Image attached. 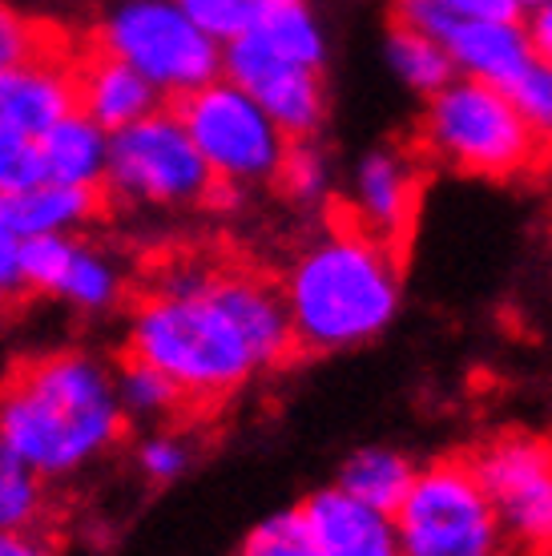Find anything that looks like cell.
I'll list each match as a JSON object with an SVG mask.
<instances>
[{
  "label": "cell",
  "mask_w": 552,
  "mask_h": 556,
  "mask_svg": "<svg viewBox=\"0 0 552 556\" xmlns=\"http://www.w3.org/2000/svg\"><path fill=\"white\" fill-rule=\"evenodd\" d=\"M129 359L158 367L206 416L266 367L290 363L283 287L250 266H178L134 303Z\"/></svg>",
  "instance_id": "6da1fadb"
},
{
  "label": "cell",
  "mask_w": 552,
  "mask_h": 556,
  "mask_svg": "<svg viewBox=\"0 0 552 556\" xmlns=\"http://www.w3.org/2000/svg\"><path fill=\"white\" fill-rule=\"evenodd\" d=\"M125 435L113 379L81 351H41L0 379V444L33 472L65 476Z\"/></svg>",
  "instance_id": "7a4b0ae2"
},
{
  "label": "cell",
  "mask_w": 552,
  "mask_h": 556,
  "mask_svg": "<svg viewBox=\"0 0 552 556\" xmlns=\"http://www.w3.org/2000/svg\"><path fill=\"white\" fill-rule=\"evenodd\" d=\"M400 254L331 210V230L315 238L283 278L299 355L360 348L387 331L400 311Z\"/></svg>",
  "instance_id": "3957f363"
},
{
  "label": "cell",
  "mask_w": 552,
  "mask_h": 556,
  "mask_svg": "<svg viewBox=\"0 0 552 556\" xmlns=\"http://www.w3.org/2000/svg\"><path fill=\"white\" fill-rule=\"evenodd\" d=\"M415 150L428 157V166H448L468 178L512 181L540 169V138L500 85L476 77H452L440 93H431Z\"/></svg>",
  "instance_id": "277c9868"
},
{
  "label": "cell",
  "mask_w": 552,
  "mask_h": 556,
  "mask_svg": "<svg viewBox=\"0 0 552 556\" xmlns=\"http://www.w3.org/2000/svg\"><path fill=\"white\" fill-rule=\"evenodd\" d=\"M400 556H504V525L464 456L415 468L412 488L391 513Z\"/></svg>",
  "instance_id": "5b68a950"
},
{
  "label": "cell",
  "mask_w": 552,
  "mask_h": 556,
  "mask_svg": "<svg viewBox=\"0 0 552 556\" xmlns=\"http://www.w3.org/2000/svg\"><path fill=\"white\" fill-rule=\"evenodd\" d=\"M105 186L113 198L129 194L153 206H222L238 194V186L214 178L170 105L113 134Z\"/></svg>",
  "instance_id": "8992f818"
},
{
  "label": "cell",
  "mask_w": 552,
  "mask_h": 556,
  "mask_svg": "<svg viewBox=\"0 0 552 556\" xmlns=\"http://www.w3.org/2000/svg\"><path fill=\"white\" fill-rule=\"evenodd\" d=\"M166 105L190 134L198 153L206 157L214 178L230 186L275 181L290 138L266 117V110L247 89H238L226 77H214L190 93L170 98Z\"/></svg>",
  "instance_id": "52a82bcc"
},
{
  "label": "cell",
  "mask_w": 552,
  "mask_h": 556,
  "mask_svg": "<svg viewBox=\"0 0 552 556\" xmlns=\"http://www.w3.org/2000/svg\"><path fill=\"white\" fill-rule=\"evenodd\" d=\"M97 41L170 98L190 93L222 73L218 41H210L202 28L190 25L178 4H158V0L129 4L97 33Z\"/></svg>",
  "instance_id": "ba28073f"
},
{
  "label": "cell",
  "mask_w": 552,
  "mask_h": 556,
  "mask_svg": "<svg viewBox=\"0 0 552 556\" xmlns=\"http://www.w3.org/2000/svg\"><path fill=\"white\" fill-rule=\"evenodd\" d=\"M488 501L497 508L504 536L532 556H552V444L504 431L472 452Z\"/></svg>",
  "instance_id": "9c48e42d"
},
{
  "label": "cell",
  "mask_w": 552,
  "mask_h": 556,
  "mask_svg": "<svg viewBox=\"0 0 552 556\" xmlns=\"http://www.w3.org/2000/svg\"><path fill=\"white\" fill-rule=\"evenodd\" d=\"M222 73H226V81L247 89L290 141L315 138L323 117H327L323 70L290 65V61L275 56L259 37H250V33H242V37H235V41L226 45Z\"/></svg>",
  "instance_id": "30bf717a"
},
{
  "label": "cell",
  "mask_w": 552,
  "mask_h": 556,
  "mask_svg": "<svg viewBox=\"0 0 552 556\" xmlns=\"http://www.w3.org/2000/svg\"><path fill=\"white\" fill-rule=\"evenodd\" d=\"M424 178H428V157L403 146H384L372 150L360 162L355 174V198L347 206H335L351 226H360L363 235L384 242L387 251L403 258L407 238L415 230L419 198H424Z\"/></svg>",
  "instance_id": "8fae6325"
},
{
  "label": "cell",
  "mask_w": 552,
  "mask_h": 556,
  "mask_svg": "<svg viewBox=\"0 0 552 556\" xmlns=\"http://www.w3.org/2000/svg\"><path fill=\"white\" fill-rule=\"evenodd\" d=\"M73 89H77V113L113 134L158 110V89L97 41V33L77 41Z\"/></svg>",
  "instance_id": "7c38bea8"
},
{
  "label": "cell",
  "mask_w": 552,
  "mask_h": 556,
  "mask_svg": "<svg viewBox=\"0 0 552 556\" xmlns=\"http://www.w3.org/2000/svg\"><path fill=\"white\" fill-rule=\"evenodd\" d=\"M299 516L323 556H400L396 520L347 496L343 488H323L306 496L299 504Z\"/></svg>",
  "instance_id": "4fadbf2b"
},
{
  "label": "cell",
  "mask_w": 552,
  "mask_h": 556,
  "mask_svg": "<svg viewBox=\"0 0 552 556\" xmlns=\"http://www.w3.org/2000/svg\"><path fill=\"white\" fill-rule=\"evenodd\" d=\"M110 186H61V181H37L16 194H0V223L16 238L70 235L73 226H85L110 210Z\"/></svg>",
  "instance_id": "5bb4252c"
},
{
  "label": "cell",
  "mask_w": 552,
  "mask_h": 556,
  "mask_svg": "<svg viewBox=\"0 0 552 556\" xmlns=\"http://www.w3.org/2000/svg\"><path fill=\"white\" fill-rule=\"evenodd\" d=\"M70 113H77L73 61L0 70V126L16 129L25 138H41L45 129H53Z\"/></svg>",
  "instance_id": "9a60e30c"
},
{
  "label": "cell",
  "mask_w": 552,
  "mask_h": 556,
  "mask_svg": "<svg viewBox=\"0 0 552 556\" xmlns=\"http://www.w3.org/2000/svg\"><path fill=\"white\" fill-rule=\"evenodd\" d=\"M443 49L456 65V77H476L488 85H504L528 65L525 21H456L443 33Z\"/></svg>",
  "instance_id": "2e32d148"
},
{
  "label": "cell",
  "mask_w": 552,
  "mask_h": 556,
  "mask_svg": "<svg viewBox=\"0 0 552 556\" xmlns=\"http://www.w3.org/2000/svg\"><path fill=\"white\" fill-rule=\"evenodd\" d=\"M41 150L45 181L61 186H105V162H110V141L105 129L93 126L81 113L61 117L53 129L37 138Z\"/></svg>",
  "instance_id": "e0dca14e"
},
{
  "label": "cell",
  "mask_w": 552,
  "mask_h": 556,
  "mask_svg": "<svg viewBox=\"0 0 552 556\" xmlns=\"http://www.w3.org/2000/svg\"><path fill=\"white\" fill-rule=\"evenodd\" d=\"M415 480V464L403 452H391V447H363L343 464L339 472V484L347 496L372 504L379 513H396L403 501V492L412 488Z\"/></svg>",
  "instance_id": "ac0fdd59"
},
{
  "label": "cell",
  "mask_w": 552,
  "mask_h": 556,
  "mask_svg": "<svg viewBox=\"0 0 552 556\" xmlns=\"http://www.w3.org/2000/svg\"><path fill=\"white\" fill-rule=\"evenodd\" d=\"M250 37L271 49L275 56L290 65H306V70H323V33H318L315 16L303 0H266L259 21L250 25Z\"/></svg>",
  "instance_id": "d6986e66"
},
{
  "label": "cell",
  "mask_w": 552,
  "mask_h": 556,
  "mask_svg": "<svg viewBox=\"0 0 552 556\" xmlns=\"http://www.w3.org/2000/svg\"><path fill=\"white\" fill-rule=\"evenodd\" d=\"M77 53V41L53 21L16 13L13 4L0 0V70L21 65H65Z\"/></svg>",
  "instance_id": "ffe728a7"
},
{
  "label": "cell",
  "mask_w": 552,
  "mask_h": 556,
  "mask_svg": "<svg viewBox=\"0 0 552 556\" xmlns=\"http://www.w3.org/2000/svg\"><path fill=\"white\" fill-rule=\"evenodd\" d=\"M387 61L400 73V81L412 85L424 98L440 93L443 85L456 77V65H452V56L440 41L403 25H387Z\"/></svg>",
  "instance_id": "44dd1931"
},
{
  "label": "cell",
  "mask_w": 552,
  "mask_h": 556,
  "mask_svg": "<svg viewBox=\"0 0 552 556\" xmlns=\"http://www.w3.org/2000/svg\"><path fill=\"white\" fill-rule=\"evenodd\" d=\"M117 395L125 400V407L166 419L174 428H186L193 419H202V412L190 404V395H186L174 379L162 376L150 363L129 359V355H122V391H117Z\"/></svg>",
  "instance_id": "7402d4cb"
},
{
  "label": "cell",
  "mask_w": 552,
  "mask_h": 556,
  "mask_svg": "<svg viewBox=\"0 0 552 556\" xmlns=\"http://www.w3.org/2000/svg\"><path fill=\"white\" fill-rule=\"evenodd\" d=\"M49 492L45 476L33 472L25 459L0 444V532H28L45 525Z\"/></svg>",
  "instance_id": "603a6c76"
},
{
  "label": "cell",
  "mask_w": 552,
  "mask_h": 556,
  "mask_svg": "<svg viewBox=\"0 0 552 556\" xmlns=\"http://www.w3.org/2000/svg\"><path fill=\"white\" fill-rule=\"evenodd\" d=\"M73 254H77V238L70 235L21 238V287H25V294H61Z\"/></svg>",
  "instance_id": "cb8c5ba5"
},
{
  "label": "cell",
  "mask_w": 552,
  "mask_h": 556,
  "mask_svg": "<svg viewBox=\"0 0 552 556\" xmlns=\"http://www.w3.org/2000/svg\"><path fill=\"white\" fill-rule=\"evenodd\" d=\"M509 101L516 113L528 122V129L540 138V146L552 138V65L540 56H528V65L509 85H504Z\"/></svg>",
  "instance_id": "d4e9b609"
},
{
  "label": "cell",
  "mask_w": 552,
  "mask_h": 556,
  "mask_svg": "<svg viewBox=\"0 0 552 556\" xmlns=\"http://www.w3.org/2000/svg\"><path fill=\"white\" fill-rule=\"evenodd\" d=\"M181 9V16L206 33L210 41H235L242 33H250V25L259 21L266 0H174Z\"/></svg>",
  "instance_id": "484cf974"
},
{
  "label": "cell",
  "mask_w": 552,
  "mask_h": 556,
  "mask_svg": "<svg viewBox=\"0 0 552 556\" xmlns=\"http://www.w3.org/2000/svg\"><path fill=\"white\" fill-rule=\"evenodd\" d=\"M242 556H323V553L311 541L299 508H290V513L271 516L266 525H259V529L250 532Z\"/></svg>",
  "instance_id": "4316f807"
},
{
  "label": "cell",
  "mask_w": 552,
  "mask_h": 556,
  "mask_svg": "<svg viewBox=\"0 0 552 556\" xmlns=\"http://www.w3.org/2000/svg\"><path fill=\"white\" fill-rule=\"evenodd\" d=\"M275 186L287 190L290 198H303V202H315L327 186V162L323 153L315 150V141H290L287 153H283V166L275 174Z\"/></svg>",
  "instance_id": "83f0119b"
},
{
  "label": "cell",
  "mask_w": 552,
  "mask_h": 556,
  "mask_svg": "<svg viewBox=\"0 0 552 556\" xmlns=\"http://www.w3.org/2000/svg\"><path fill=\"white\" fill-rule=\"evenodd\" d=\"M117 291V278H113V266L105 258H97L85 242H77V254L70 263V275H65V287L61 294L73 299L77 306H105Z\"/></svg>",
  "instance_id": "f1b7e54d"
},
{
  "label": "cell",
  "mask_w": 552,
  "mask_h": 556,
  "mask_svg": "<svg viewBox=\"0 0 552 556\" xmlns=\"http://www.w3.org/2000/svg\"><path fill=\"white\" fill-rule=\"evenodd\" d=\"M37 181H45L37 138H25L16 129L0 126V194H16V190L37 186Z\"/></svg>",
  "instance_id": "f546056e"
},
{
  "label": "cell",
  "mask_w": 552,
  "mask_h": 556,
  "mask_svg": "<svg viewBox=\"0 0 552 556\" xmlns=\"http://www.w3.org/2000/svg\"><path fill=\"white\" fill-rule=\"evenodd\" d=\"M186 464H190V447L178 440V431L153 435L150 444L141 447V468H146L153 480H174Z\"/></svg>",
  "instance_id": "4dcf8cb0"
},
{
  "label": "cell",
  "mask_w": 552,
  "mask_h": 556,
  "mask_svg": "<svg viewBox=\"0 0 552 556\" xmlns=\"http://www.w3.org/2000/svg\"><path fill=\"white\" fill-rule=\"evenodd\" d=\"M452 21H525L516 0H436Z\"/></svg>",
  "instance_id": "1f68e13d"
},
{
  "label": "cell",
  "mask_w": 552,
  "mask_h": 556,
  "mask_svg": "<svg viewBox=\"0 0 552 556\" xmlns=\"http://www.w3.org/2000/svg\"><path fill=\"white\" fill-rule=\"evenodd\" d=\"M0 287L16 299H28L25 287H21V238L0 223Z\"/></svg>",
  "instance_id": "d6a6232c"
},
{
  "label": "cell",
  "mask_w": 552,
  "mask_h": 556,
  "mask_svg": "<svg viewBox=\"0 0 552 556\" xmlns=\"http://www.w3.org/2000/svg\"><path fill=\"white\" fill-rule=\"evenodd\" d=\"M525 33H528V45H532V56H540V61L552 65V0L528 13Z\"/></svg>",
  "instance_id": "836d02e7"
},
{
  "label": "cell",
  "mask_w": 552,
  "mask_h": 556,
  "mask_svg": "<svg viewBox=\"0 0 552 556\" xmlns=\"http://www.w3.org/2000/svg\"><path fill=\"white\" fill-rule=\"evenodd\" d=\"M0 556H57L53 548L28 532H0Z\"/></svg>",
  "instance_id": "e575fe53"
},
{
  "label": "cell",
  "mask_w": 552,
  "mask_h": 556,
  "mask_svg": "<svg viewBox=\"0 0 552 556\" xmlns=\"http://www.w3.org/2000/svg\"><path fill=\"white\" fill-rule=\"evenodd\" d=\"M13 303H21V299H16V294H9L4 287H0V319L9 315V306H13Z\"/></svg>",
  "instance_id": "d590c367"
},
{
  "label": "cell",
  "mask_w": 552,
  "mask_h": 556,
  "mask_svg": "<svg viewBox=\"0 0 552 556\" xmlns=\"http://www.w3.org/2000/svg\"><path fill=\"white\" fill-rule=\"evenodd\" d=\"M516 4H520L525 13H532V9H540V4H549V0H516Z\"/></svg>",
  "instance_id": "8d00e7d4"
}]
</instances>
